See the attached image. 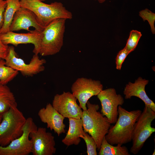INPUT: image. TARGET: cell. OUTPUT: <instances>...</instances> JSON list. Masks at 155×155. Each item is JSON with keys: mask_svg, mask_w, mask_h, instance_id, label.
<instances>
[{"mask_svg": "<svg viewBox=\"0 0 155 155\" xmlns=\"http://www.w3.org/2000/svg\"><path fill=\"white\" fill-rule=\"evenodd\" d=\"M139 15L144 21H147L148 22L152 33L154 34H155V13L148 9L146 8L140 11Z\"/></svg>", "mask_w": 155, "mask_h": 155, "instance_id": "obj_24", "label": "cell"}, {"mask_svg": "<svg viewBox=\"0 0 155 155\" xmlns=\"http://www.w3.org/2000/svg\"><path fill=\"white\" fill-rule=\"evenodd\" d=\"M6 66L18 71L24 76H32L43 71L46 60L39 58L38 55L34 54L29 63H26L22 59L17 57L14 48L8 47L7 55L4 59Z\"/></svg>", "mask_w": 155, "mask_h": 155, "instance_id": "obj_8", "label": "cell"}, {"mask_svg": "<svg viewBox=\"0 0 155 155\" xmlns=\"http://www.w3.org/2000/svg\"><path fill=\"white\" fill-rule=\"evenodd\" d=\"M6 6L7 2L5 0H0V28L3 24V14Z\"/></svg>", "mask_w": 155, "mask_h": 155, "instance_id": "obj_26", "label": "cell"}, {"mask_svg": "<svg viewBox=\"0 0 155 155\" xmlns=\"http://www.w3.org/2000/svg\"><path fill=\"white\" fill-rule=\"evenodd\" d=\"M2 114L0 113V123L2 119Z\"/></svg>", "mask_w": 155, "mask_h": 155, "instance_id": "obj_29", "label": "cell"}, {"mask_svg": "<svg viewBox=\"0 0 155 155\" xmlns=\"http://www.w3.org/2000/svg\"><path fill=\"white\" fill-rule=\"evenodd\" d=\"M41 33L36 30L28 33H16L11 31L0 34V38L3 43L8 45L12 44L17 46L20 44L31 43L34 45L33 53L39 54L41 39Z\"/></svg>", "mask_w": 155, "mask_h": 155, "instance_id": "obj_14", "label": "cell"}, {"mask_svg": "<svg viewBox=\"0 0 155 155\" xmlns=\"http://www.w3.org/2000/svg\"><path fill=\"white\" fill-rule=\"evenodd\" d=\"M149 80L139 77L134 83L129 82L124 88L123 93L125 99H130L133 96L137 97L144 102L145 106L155 112V104L147 95L145 88Z\"/></svg>", "mask_w": 155, "mask_h": 155, "instance_id": "obj_16", "label": "cell"}, {"mask_svg": "<svg viewBox=\"0 0 155 155\" xmlns=\"http://www.w3.org/2000/svg\"><path fill=\"white\" fill-rule=\"evenodd\" d=\"M37 128L32 118H27L22 135L6 146H0V155H28L32 153V143L29 135Z\"/></svg>", "mask_w": 155, "mask_h": 155, "instance_id": "obj_7", "label": "cell"}, {"mask_svg": "<svg viewBox=\"0 0 155 155\" xmlns=\"http://www.w3.org/2000/svg\"><path fill=\"white\" fill-rule=\"evenodd\" d=\"M77 99L69 92H63L54 96L52 105L65 118L81 119L83 110L77 103Z\"/></svg>", "mask_w": 155, "mask_h": 155, "instance_id": "obj_12", "label": "cell"}, {"mask_svg": "<svg viewBox=\"0 0 155 155\" xmlns=\"http://www.w3.org/2000/svg\"><path fill=\"white\" fill-rule=\"evenodd\" d=\"M155 150L154 149V152H153V154H152V155H155Z\"/></svg>", "mask_w": 155, "mask_h": 155, "instance_id": "obj_30", "label": "cell"}, {"mask_svg": "<svg viewBox=\"0 0 155 155\" xmlns=\"http://www.w3.org/2000/svg\"><path fill=\"white\" fill-rule=\"evenodd\" d=\"M8 47V45L3 43L0 38V60H4L7 53Z\"/></svg>", "mask_w": 155, "mask_h": 155, "instance_id": "obj_27", "label": "cell"}, {"mask_svg": "<svg viewBox=\"0 0 155 155\" xmlns=\"http://www.w3.org/2000/svg\"><path fill=\"white\" fill-rule=\"evenodd\" d=\"M32 143L33 155H53L56 152L54 137L45 128L39 127L30 134Z\"/></svg>", "mask_w": 155, "mask_h": 155, "instance_id": "obj_11", "label": "cell"}, {"mask_svg": "<svg viewBox=\"0 0 155 155\" xmlns=\"http://www.w3.org/2000/svg\"><path fill=\"white\" fill-rule=\"evenodd\" d=\"M21 6L29 9L36 16L44 27L58 19H71L72 13L60 2L55 1L47 4L39 0H20Z\"/></svg>", "mask_w": 155, "mask_h": 155, "instance_id": "obj_3", "label": "cell"}, {"mask_svg": "<svg viewBox=\"0 0 155 155\" xmlns=\"http://www.w3.org/2000/svg\"><path fill=\"white\" fill-rule=\"evenodd\" d=\"M130 53L125 47L119 51L115 58L116 69H117L121 70L123 63Z\"/></svg>", "mask_w": 155, "mask_h": 155, "instance_id": "obj_25", "label": "cell"}, {"mask_svg": "<svg viewBox=\"0 0 155 155\" xmlns=\"http://www.w3.org/2000/svg\"><path fill=\"white\" fill-rule=\"evenodd\" d=\"M87 109L83 110L81 118L84 132L94 139L99 150L103 138L107 134L111 124L108 119L98 111L99 106L88 100Z\"/></svg>", "mask_w": 155, "mask_h": 155, "instance_id": "obj_2", "label": "cell"}, {"mask_svg": "<svg viewBox=\"0 0 155 155\" xmlns=\"http://www.w3.org/2000/svg\"><path fill=\"white\" fill-rule=\"evenodd\" d=\"M69 128L65 137L62 142L67 146L78 145L81 142V136L84 132L82 119L68 118Z\"/></svg>", "mask_w": 155, "mask_h": 155, "instance_id": "obj_17", "label": "cell"}, {"mask_svg": "<svg viewBox=\"0 0 155 155\" xmlns=\"http://www.w3.org/2000/svg\"><path fill=\"white\" fill-rule=\"evenodd\" d=\"M38 115L42 122L46 124L47 127L53 130L58 136L65 133V125L63 123L65 118L51 104L49 103L45 107L40 108Z\"/></svg>", "mask_w": 155, "mask_h": 155, "instance_id": "obj_15", "label": "cell"}, {"mask_svg": "<svg viewBox=\"0 0 155 155\" xmlns=\"http://www.w3.org/2000/svg\"><path fill=\"white\" fill-rule=\"evenodd\" d=\"M97 96L101 105V113L111 124H115L118 117V106L122 105L124 102L123 98L120 94H117L113 88L103 89Z\"/></svg>", "mask_w": 155, "mask_h": 155, "instance_id": "obj_10", "label": "cell"}, {"mask_svg": "<svg viewBox=\"0 0 155 155\" xmlns=\"http://www.w3.org/2000/svg\"><path fill=\"white\" fill-rule=\"evenodd\" d=\"M66 20L64 18L57 19L45 27L41 33L39 52L41 55H52L60 51L63 44Z\"/></svg>", "mask_w": 155, "mask_h": 155, "instance_id": "obj_4", "label": "cell"}, {"mask_svg": "<svg viewBox=\"0 0 155 155\" xmlns=\"http://www.w3.org/2000/svg\"><path fill=\"white\" fill-rule=\"evenodd\" d=\"M18 73V71L5 65L4 60H0V84L6 85Z\"/></svg>", "mask_w": 155, "mask_h": 155, "instance_id": "obj_21", "label": "cell"}, {"mask_svg": "<svg viewBox=\"0 0 155 155\" xmlns=\"http://www.w3.org/2000/svg\"><path fill=\"white\" fill-rule=\"evenodd\" d=\"M42 32L44 28L34 13L29 9L21 7L15 13L9 28L12 32L24 30L30 32V27Z\"/></svg>", "mask_w": 155, "mask_h": 155, "instance_id": "obj_13", "label": "cell"}, {"mask_svg": "<svg viewBox=\"0 0 155 155\" xmlns=\"http://www.w3.org/2000/svg\"><path fill=\"white\" fill-rule=\"evenodd\" d=\"M118 117L114 125L111 126L105 139L110 144L123 145L132 141L135 123L141 114L140 110L129 111L121 106L118 107Z\"/></svg>", "mask_w": 155, "mask_h": 155, "instance_id": "obj_1", "label": "cell"}, {"mask_svg": "<svg viewBox=\"0 0 155 155\" xmlns=\"http://www.w3.org/2000/svg\"><path fill=\"white\" fill-rule=\"evenodd\" d=\"M94 0L97 1L98 2H99L100 3H102L106 1V0Z\"/></svg>", "mask_w": 155, "mask_h": 155, "instance_id": "obj_28", "label": "cell"}, {"mask_svg": "<svg viewBox=\"0 0 155 155\" xmlns=\"http://www.w3.org/2000/svg\"><path fill=\"white\" fill-rule=\"evenodd\" d=\"M7 6L3 14L4 22L0 28V34L9 31V28L16 12L21 7L20 0H5Z\"/></svg>", "mask_w": 155, "mask_h": 155, "instance_id": "obj_18", "label": "cell"}, {"mask_svg": "<svg viewBox=\"0 0 155 155\" xmlns=\"http://www.w3.org/2000/svg\"><path fill=\"white\" fill-rule=\"evenodd\" d=\"M155 119V112L145 105L134 127L130 152L134 154H137L146 140L155 132V128L151 126Z\"/></svg>", "mask_w": 155, "mask_h": 155, "instance_id": "obj_6", "label": "cell"}, {"mask_svg": "<svg viewBox=\"0 0 155 155\" xmlns=\"http://www.w3.org/2000/svg\"><path fill=\"white\" fill-rule=\"evenodd\" d=\"M100 81L84 77L78 78L72 84V93L79 103L83 110L87 109L86 104L93 96H97L103 89Z\"/></svg>", "mask_w": 155, "mask_h": 155, "instance_id": "obj_9", "label": "cell"}, {"mask_svg": "<svg viewBox=\"0 0 155 155\" xmlns=\"http://www.w3.org/2000/svg\"><path fill=\"white\" fill-rule=\"evenodd\" d=\"M16 103L14 96L9 88L0 84V113L3 114Z\"/></svg>", "mask_w": 155, "mask_h": 155, "instance_id": "obj_19", "label": "cell"}, {"mask_svg": "<svg viewBox=\"0 0 155 155\" xmlns=\"http://www.w3.org/2000/svg\"><path fill=\"white\" fill-rule=\"evenodd\" d=\"M40 0V1H42V2H43V1H46V0Z\"/></svg>", "mask_w": 155, "mask_h": 155, "instance_id": "obj_31", "label": "cell"}, {"mask_svg": "<svg viewBox=\"0 0 155 155\" xmlns=\"http://www.w3.org/2000/svg\"><path fill=\"white\" fill-rule=\"evenodd\" d=\"M26 119L16 103L2 114L0 123V146H6L23 133Z\"/></svg>", "mask_w": 155, "mask_h": 155, "instance_id": "obj_5", "label": "cell"}, {"mask_svg": "<svg viewBox=\"0 0 155 155\" xmlns=\"http://www.w3.org/2000/svg\"><path fill=\"white\" fill-rule=\"evenodd\" d=\"M142 36L141 32L138 31L132 30L130 31L125 46L130 53L135 49Z\"/></svg>", "mask_w": 155, "mask_h": 155, "instance_id": "obj_22", "label": "cell"}, {"mask_svg": "<svg viewBox=\"0 0 155 155\" xmlns=\"http://www.w3.org/2000/svg\"><path fill=\"white\" fill-rule=\"evenodd\" d=\"M82 138L86 144L87 153L88 155H97V147L94 139L87 133H84L80 137Z\"/></svg>", "mask_w": 155, "mask_h": 155, "instance_id": "obj_23", "label": "cell"}, {"mask_svg": "<svg viewBox=\"0 0 155 155\" xmlns=\"http://www.w3.org/2000/svg\"><path fill=\"white\" fill-rule=\"evenodd\" d=\"M99 155H130L127 148L118 144L114 146L108 143L105 137L102 141L98 153Z\"/></svg>", "mask_w": 155, "mask_h": 155, "instance_id": "obj_20", "label": "cell"}]
</instances>
